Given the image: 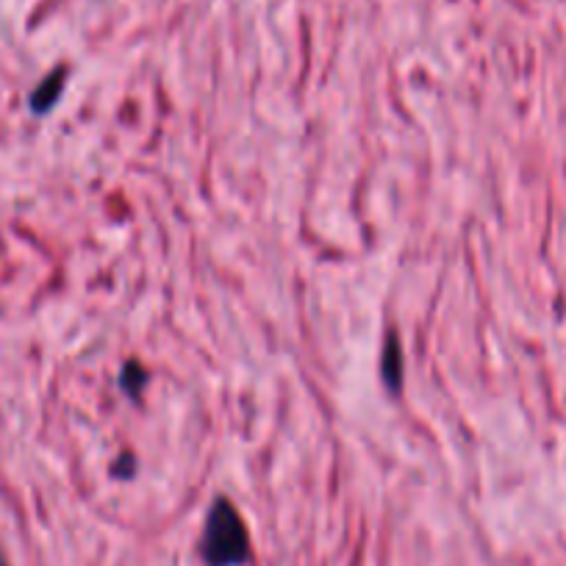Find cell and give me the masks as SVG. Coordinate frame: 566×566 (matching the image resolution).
Listing matches in <instances>:
<instances>
[{
    "label": "cell",
    "instance_id": "3957f363",
    "mask_svg": "<svg viewBox=\"0 0 566 566\" xmlns=\"http://www.w3.org/2000/svg\"><path fill=\"white\" fill-rule=\"evenodd\" d=\"M0 566H7V564H3V560H0Z\"/></svg>",
    "mask_w": 566,
    "mask_h": 566
},
{
    "label": "cell",
    "instance_id": "6da1fadb",
    "mask_svg": "<svg viewBox=\"0 0 566 566\" xmlns=\"http://www.w3.org/2000/svg\"><path fill=\"white\" fill-rule=\"evenodd\" d=\"M200 555L209 566H244L250 560V533L242 514L228 500H214L206 516Z\"/></svg>",
    "mask_w": 566,
    "mask_h": 566
},
{
    "label": "cell",
    "instance_id": "7a4b0ae2",
    "mask_svg": "<svg viewBox=\"0 0 566 566\" xmlns=\"http://www.w3.org/2000/svg\"><path fill=\"white\" fill-rule=\"evenodd\" d=\"M62 86H64V70H56V73H53L51 78L42 81L40 90L31 95V108H34L36 114H45L48 108L56 103V97L62 95Z\"/></svg>",
    "mask_w": 566,
    "mask_h": 566
}]
</instances>
